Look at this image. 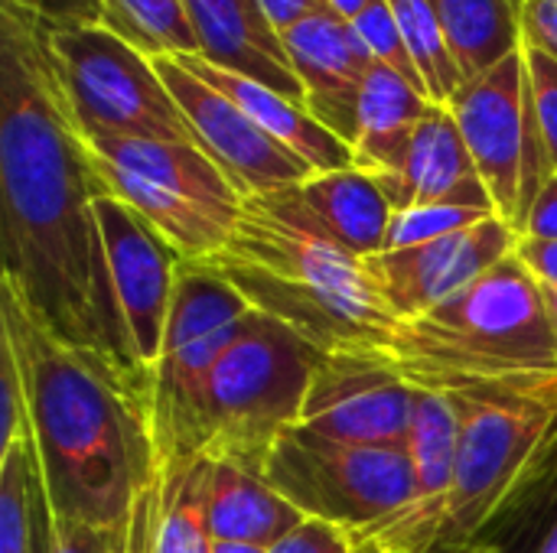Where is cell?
<instances>
[{
	"instance_id": "6da1fadb",
	"label": "cell",
	"mask_w": 557,
	"mask_h": 553,
	"mask_svg": "<svg viewBox=\"0 0 557 553\" xmlns=\"http://www.w3.org/2000/svg\"><path fill=\"white\" fill-rule=\"evenodd\" d=\"M98 196L108 183L69 108L49 26L0 0V284L42 329L101 352L150 394L108 284Z\"/></svg>"
},
{
	"instance_id": "7a4b0ae2",
	"label": "cell",
	"mask_w": 557,
	"mask_h": 553,
	"mask_svg": "<svg viewBox=\"0 0 557 553\" xmlns=\"http://www.w3.org/2000/svg\"><path fill=\"white\" fill-rule=\"evenodd\" d=\"M0 336L13 345L26 424L52 525L121 531L160 476L150 394L101 352L42 329L0 284Z\"/></svg>"
},
{
	"instance_id": "3957f363",
	"label": "cell",
	"mask_w": 557,
	"mask_h": 553,
	"mask_svg": "<svg viewBox=\"0 0 557 553\" xmlns=\"http://www.w3.org/2000/svg\"><path fill=\"white\" fill-rule=\"evenodd\" d=\"M199 264L320 355H375L401 323L369 264L323 228L297 186L245 199L228 244Z\"/></svg>"
},
{
	"instance_id": "277c9868",
	"label": "cell",
	"mask_w": 557,
	"mask_h": 553,
	"mask_svg": "<svg viewBox=\"0 0 557 553\" xmlns=\"http://www.w3.org/2000/svg\"><path fill=\"white\" fill-rule=\"evenodd\" d=\"M375 359L428 391L542 381L557 378V332L542 284L509 254L463 293L401 319Z\"/></svg>"
},
{
	"instance_id": "5b68a950",
	"label": "cell",
	"mask_w": 557,
	"mask_h": 553,
	"mask_svg": "<svg viewBox=\"0 0 557 553\" xmlns=\"http://www.w3.org/2000/svg\"><path fill=\"white\" fill-rule=\"evenodd\" d=\"M317 359L307 339L251 310L209 378L202 456L261 476L274 443L300 424Z\"/></svg>"
},
{
	"instance_id": "8992f818",
	"label": "cell",
	"mask_w": 557,
	"mask_h": 553,
	"mask_svg": "<svg viewBox=\"0 0 557 553\" xmlns=\"http://www.w3.org/2000/svg\"><path fill=\"white\" fill-rule=\"evenodd\" d=\"M88 147L108 192L150 222L183 261H209L228 244L245 199L196 143L91 137Z\"/></svg>"
},
{
	"instance_id": "52a82bcc",
	"label": "cell",
	"mask_w": 557,
	"mask_h": 553,
	"mask_svg": "<svg viewBox=\"0 0 557 553\" xmlns=\"http://www.w3.org/2000/svg\"><path fill=\"white\" fill-rule=\"evenodd\" d=\"M248 313V300L212 267L199 261L180 264L160 362L150 375V427L160 473L202 456L209 378Z\"/></svg>"
},
{
	"instance_id": "ba28073f",
	"label": "cell",
	"mask_w": 557,
	"mask_h": 553,
	"mask_svg": "<svg viewBox=\"0 0 557 553\" xmlns=\"http://www.w3.org/2000/svg\"><path fill=\"white\" fill-rule=\"evenodd\" d=\"M49 49L69 108L88 140L140 137L199 147L153 59H147L101 23L49 26Z\"/></svg>"
},
{
	"instance_id": "9c48e42d",
	"label": "cell",
	"mask_w": 557,
	"mask_h": 553,
	"mask_svg": "<svg viewBox=\"0 0 557 553\" xmlns=\"http://www.w3.org/2000/svg\"><path fill=\"white\" fill-rule=\"evenodd\" d=\"M261 476L304 518L362 535L398 515L414 492L408 447H366L290 427L264 460Z\"/></svg>"
},
{
	"instance_id": "30bf717a",
	"label": "cell",
	"mask_w": 557,
	"mask_h": 553,
	"mask_svg": "<svg viewBox=\"0 0 557 553\" xmlns=\"http://www.w3.org/2000/svg\"><path fill=\"white\" fill-rule=\"evenodd\" d=\"M447 108L460 124L496 215L522 238L539 192L555 176L539 130L525 46L467 81Z\"/></svg>"
},
{
	"instance_id": "8fae6325",
	"label": "cell",
	"mask_w": 557,
	"mask_h": 553,
	"mask_svg": "<svg viewBox=\"0 0 557 553\" xmlns=\"http://www.w3.org/2000/svg\"><path fill=\"white\" fill-rule=\"evenodd\" d=\"M95 218L104 244L114 306L121 313L137 365L150 378L160 362L183 257L150 222H144L111 192L95 199Z\"/></svg>"
},
{
	"instance_id": "7c38bea8",
	"label": "cell",
	"mask_w": 557,
	"mask_h": 553,
	"mask_svg": "<svg viewBox=\"0 0 557 553\" xmlns=\"http://www.w3.org/2000/svg\"><path fill=\"white\" fill-rule=\"evenodd\" d=\"M153 65L183 108L199 150L209 153V160L228 176L242 199L300 186L313 176L310 163L281 147L235 101L193 75L180 59H153Z\"/></svg>"
},
{
	"instance_id": "4fadbf2b",
	"label": "cell",
	"mask_w": 557,
	"mask_h": 553,
	"mask_svg": "<svg viewBox=\"0 0 557 553\" xmlns=\"http://www.w3.org/2000/svg\"><path fill=\"white\" fill-rule=\"evenodd\" d=\"M418 388L375 355H320L300 424L304 430L366 447H408Z\"/></svg>"
},
{
	"instance_id": "5bb4252c",
	"label": "cell",
	"mask_w": 557,
	"mask_h": 553,
	"mask_svg": "<svg viewBox=\"0 0 557 553\" xmlns=\"http://www.w3.org/2000/svg\"><path fill=\"white\" fill-rule=\"evenodd\" d=\"M516 228L499 215H490L457 235L405 251H382L366 264L395 313L411 319L473 287L496 264L516 254Z\"/></svg>"
},
{
	"instance_id": "9a60e30c",
	"label": "cell",
	"mask_w": 557,
	"mask_h": 553,
	"mask_svg": "<svg viewBox=\"0 0 557 553\" xmlns=\"http://www.w3.org/2000/svg\"><path fill=\"white\" fill-rule=\"evenodd\" d=\"M408 456L414 473L411 502L382 525L352 535L356 544H375L385 553H434L437 548L457 463V411L444 391L418 388Z\"/></svg>"
},
{
	"instance_id": "2e32d148",
	"label": "cell",
	"mask_w": 557,
	"mask_h": 553,
	"mask_svg": "<svg viewBox=\"0 0 557 553\" xmlns=\"http://www.w3.org/2000/svg\"><path fill=\"white\" fill-rule=\"evenodd\" d=\"M281 39L304 85V108L352 147L362 88L375 65L356 26L339 13L323 10L284 29Z\"/></svg>"
},
{
	"instance_id": "e0dca14e",
	"label": "cell",
	"mask_w": 557,
	"mask_h": 553,
	"mask_svg": "<svg viewBox=\"0 0 557 553\" xmlns=\"http://www.w3.org/2000/svg\"><path fill=\"white\" fill-rule=\"evenodd\" d=\"M379 186L395 212L418 205H467L496 215L460 124L444 104L431 108L411 140L401 169L395 176H382Z\"/></svg>"
},
{
	"instance_id": "ac0fdd59",
	"label": "cell",
	"mask_w": 557,
	"mask_h": 553,
	"mask_svg": "<svg viewBox=\"0 0 557 553\" xmlns=\"http://www.w3.org/2000/svg\"><path fill=\"white\" fill-rule=\"evenodd\" d=\"M199 55L304 104V85L261 0H183Z\"/></svg>"
},
{
	"instance_id": "d6986e66",
	"label": "cell",
	"mask_w": 557,
	"mask_h": 553,
	"mask_svg": "<svg viewBox=\"0 0 557 553\" xmlns=\"http://www.w3.org/2000/svg\"><path fill=\"white\" fill-rule=\"evenodd\" d=\"M180 62L193 75H199L206 85L219 88L228 101H235L281 147L294 150L304 163H310L313 173H333V169L356 166L352 147L346 140H339L333 130H326L304 104L290 101L287 95H281L255 78H245L238 72H228L222 65H212L202 55H180Z\"/></svg>"
},
{
	"instance_id": "ffe728a7",
	"label": "cell",
	"mask_w": 557,
	"mask_h": 553,
	"mask_svg": "<svg viewBox=\"0 0 557 553\" xmlns=\"http://www.w3.org/2000/svg\"><path fill=\"white\" fill-rule=\"evenodd\" d=\"M431 108L434 101L421 88L395 68L375 62L359 101V127L352 140L356 169H366L375 179L395 176Z\"/></svg>"
},
{
	"instance_id": "44dd1931",
	"label": "cell",
	"mask_w": 557,
	"mask_h": 553,
	"mask_svg": "<svg viewBox=\"0 0 557 553\" xmlns=\"http://www.w3.org/2000/svg\"><path fill=\"white\" fill-rule=\"evenodd\" d=\"M206 515L212 541L251 544L264 551L307 521L304 512H297L277 489L268 486L264 476L215 460L209 466Z\"/></svg>"
},
{
	"instance_id": "7402d4cb",
	"label": "cell",
	"mask_w": 557,
	"mask_h": 553,
	"mask_svg": "<svg viewBox=\"0 0 557 553\" xmlns=\"http://www.w3.org/2000/svg\"><path fill=\"white\" fill-rule=\"evenodd\" d=\"M297 196L349 254L369 261L385 251V235L395 209L388 205L372 173L356 166L313 173L307 183L297 186Z\"/></svg>"
},
{
	"instance_id": "603a6c76",
	"label": "cell",
	"mask_w": 557,
	"mask_h": 553,
	"mask_svg": "<svg viewBox=\"0 0 557 553\" xmlns=\"http://www.w3.org/2000/svg\"><path fill=\"white\" fill-rule=\"evenodd\" d=\"M467 81L522 49V0H428Z\"/></svg>"
},
{
	"instance_id": "cb8c5ba5",
	"label": "cell",
	"mask_w": 557,
	"mask_h": 553,
	"mask_svg": "<svg viewBox=\"0 0 557 553\" xmlns=\"http://www.w3.org/2000/svg\"><path fill=\"white\" fill-rule=\"evenodd\" d=\"M209 456H193L160 473V518L150 553H212L209 531Z\"/></svg>"
},
{
	"instance_id": "d4e9b609",
	"label": "cell",
	"mask_w": 557,
	"mask_h": 553,
	"mask_svg": "<svg viewBox=\"0 0 557 553\" xmlns=\"http://www.w3.org/2000/svg\"><path fill=\"white\" fill-rule=\"evenodd\" d=\"M101 26L147 59L199 55V39L183 0H101Z\"/></svg>"
},
{
	"instance_id": "484cf974",
	"label": "cell",
	"mask_w": 557,
	"mask_h": 553,
	"mask_svg": "<svg viewBox=\"0 0 557 553\" xmlns=\"http://www.w3.org/2000/svg\"><path fill=\"white\" fill-rule=\"evenodd\" d=\"M401 36L408 42V52L418 65V75L424 81V91L434 104H450L457 91L467 85L460 62L450 49V39L428 0H388Z\"/></svg>"
},
{
	"instance_id": "4316f807",
	"label": "cell",
	"mask_w": 557,
	"mask_h": 553,
	"mask_svg": "<svg viewBox=\"0 0 557 553\" xmlns=\"http://www.w3.org/2000/svg\"><path fill=\"white\" fill-rule=\"evenodd\" d=\"M39 463L33 437H20L0 456V553H36Z\"/></svg>"
},
{
	"instance_id": "83f0119b",
	"label": "cell",
	"mask_w": 557,
	"mask_h": 553,
	"mask_svg": "<svg viewBox=\"0 0 557 553\" xmlns=\"http://www.w3.org/2000/svg\"><path fill=\"white\" fill-rule=\"evenodd\" d=\"M490 215L493 212L467 209V205H418V209L395 212L388 235H385V251H405V248H418V244L457 235Z\"/></svg>"
},
{
	"instance_id": "f1b7e54d",
	"label": "cell",
	"mask_w": 557,
	"mask_h": 553,
	"mask_svg": "<svg viewBox=\"0 0 557 553\" xmlns=\"http://www.w3.org/2000/svg\"><path fill=\"white\" fill-rule=\"evenodd\" d=\"M352 26H356L359 39L366 42V49L372 52V59H375L379 65L395 68V72L405 75L414 88L424 91V81H421V75H418V65H414V59H411V52H408V42H405V36H401V26H398L395 13H392V7H388V0H372V3L352 20ZM424 95H428V91H424Z\"/></svg>"
},
{
	"instance_id": "f546056e",
	"label": "cell",
	"mask_w": 557,
	"mask_h": 553,
	"mask_svg": "<svg viewBox=\"0 0 557 553\" xmlns=\"http://www.w3.org/2000/svg\"><path fill=\"white\" fill-rule=\"evenodd\" d=\"M29 433L26 424V394H23V375L13 345L0 336V456L7 447H13L20 437Z\"/></svg>"
},
{
	"instance_id": "4dcf8cb0",
	"label": "cell",
	"mask_w": 557,
	"mask_h": 553,
	"mask_svg": "<svg viewBox=\"0 0 557 553\" xmlns=\"http://www.w3.org/2000/svg\"><path fill=\"white\" fill-rule=\"evenodd\" d=\"M525 59H529V75H532L542 143H545L552 173H557V62L539 49H525Z\"/></svg>"
},
{
	"instance_id": "1f68e13d",
	"label": "cell",
	"mask_w": 557,
	"mask_h": 553,
	"mask_svg": "<svg viewBox=\"0 0 557 553\" xmlns=\"http://www.w3.org/2000/svg\"><path fill=\"white\" fill-rule=\"evenodd\" d=\"M36 515H39L46 553H108L114 531H101V528H88V525H69V528L52 525L46 495H42V482L36 486Z\"/></svg>"
},
{
	"instance_id": "d6a6232c",
	"label": "cell",
	"mask_w": 557,
	"mask_h": 553,
	"mask_svg": "<svg viewBox=\"0 0 557 553\" xmlns=\"http://www.w3.org/2000/svg\"><path fill=\"white\" fill-rule=\"evenodd\" d=\"M268 553H356V541L349 531H343L336 525L307 518L300 528H294Z\"/></svg>"
},
{
	"instance_id": "836d02e7",
	"label": "cell",
	"mask_w": 557,
	"mask_h": 553,
	"mask_svg": "<svg viewBox=\"0 0 557 553\" xmlns=\"http://www.w3.org/2000/svg\"><path fill=\"white\" fill-rule=\"evenodd\" d=\"M522 46L557 62V0H522Z\"/></svg>"
},
{
	"instance_id": "e575fe53",
	"label": "cell",
	"mask_w": 557,
	"mask_h": 553,
	"mask_svg": "<svg viewBox=\"0 0 557 553\" xmlns=\"http://www.w3.org/2000/svg\"><path fill=\"white\" fill-rule=\"evenodd\" d=\"M49 26H85L101 23V0H7Z\"/></svg>"
},
{
	"instance_id": "d590c367",
	"label": "cell",
	"mask_w": 557,
	"mask_h": 553,
	"mask_svg": "<svg viewBox=\"0 0 557 553\" xmlns=\"http://www.w3.org/2000/svg\"><path fill=\"white\" fill-rule=\"evenodd\" d=\"M516 254H519V261L532 271V277L542 287H557V241L519 238Z\"/></svg>"
},
{
	"instance_id": "8d00e7d4",
	"label": "cell",
	"mask_w": 557,
	"mask_h": 553,
	"mask_svg": "<svg viewBox=\"0 0 557 553\" xmlns=\"http://www.w3.org/2000/svg\"><path fill=\"white\" fill-rule=\"evenodd\" d=\"M557 512V489L539 505V512L529 518V525L512 538V541H506L503 548L496 553H539L542 548V541H545V535H548V528H552V518H555Z\"/></svg>"
},
{
	"instance_id": "74e56055",
	"label": "cell",
	"mask_w": 557,
	"mask_h": 553,
	"mask_svg": "<svg viewBox=\"0 0 557 553\" xmlns=\"http://www.w3.org/2000/svg\"><path fill=\"white\" fill-rule=\"evenodd\" d=\"M522 238H542V241H557V173L545 183V189L539 192L529 222H525V235Z\"/></svg>"
},
{
	"instance_id": "f35d334b",
	"label": "cell",
	"mask_w": 557,
	"mask_h": 553,
	"mask_svg": "<svg viewBox=\"0 0 557 553\" xmlns=\"http://www.w3.org/2000/svg\"><path fill=\"white\" fill-rule=\"evenodd\" d=\"M261 7H264L271 26H274L277 33L297 26L300 20H307V16H313V13L330 10L326 0H261Z\"/></svg>"
},
{
	"instance_id": "ab89813d",
	"label": "cell",
	"mask_w": 557,
	"mask_h": 553,
	"mask_svg": "<svg viewBox=\"0 0 557 553\" xmlns=\"http://www.w3.org/2000/svg\"><path fill=\"white\" fill-rule=\"evenodd\" d=\"M326 3H330V10H333V13H339L343 20H349V23H352V20H356V16H359L372 0H326Z\"/></svg>"
},
{
	"instance_id": "60d3db41",
	"label": "cell",
	"mask_w": 557,
	"mask_h": 553,
	"mask_svg": "<svg viewBox=\"0 0 557 553\" xmlns=\"http://www.w3.org/2000/svg\"><path fill=\"white\" fill-rule=\"evenodd\" d=\"M212 553H268L264 548H251V544H232V541H215Z\"/></svg>"
},
{
	"instance_id": "b9f144b4",
	"label": "cell",
	"mask_w": 557,
	"mask_h": 553,
	"mask_svg": "<svg viewBox=\"0 0 557 553\" xmlns=\"http://www.w3.org/2000/svg\"><path fill=\"white\" fill-rule=\"evenodd\" d=\"M539 553H557V512H555V518H552V528H548V535H545V541H542Z\"/></svg>"
},
{
	"instance_id": "7bdbcfd3",
	"label": "cell",
	"mask_w": 557,
	"mask_h": 553,
	"mask_svg": "<svg viewBox=\"0 0 557 553\" xmlns=\"http://www.w3.org/2000/svg\"><path fill=\"white\" fill-rule=\"evenodd\" d=\"M542 290H545L548 316H552V323H555V332H557V287H542Z\"/></svg>"
},
{
	"instance_id": "ee69618b",
	"label": "cell",
	"mask_w": 557,
	"mask_h": 553,
	"mask_svg": "<svg viewBox=\"0 0 557 553\" xmlns=\"http://www.w3.org/2000/svg\"><path fill=\"white\" fill-rule=\"evenodd\" d=\"M36 553H46V548H42V528H39V515H36Z\"/></svg>"
},
{
	"instance_id": "f6af8a7d",
	"label": "cell",
	"mask_w": 557,
	"mask_h": 553,
	"mask_svg": "<svg viewBox=\"0 0 557 553\" xmlns=\"http://www.w3.org/2000/svg\"><path fill=\"white\" fill-rule=\"evenodd\" d=\"M356 553H385V551H379L375 544H356ZM496 553V551H493Z\"/></svg>"
}]
</instances>
